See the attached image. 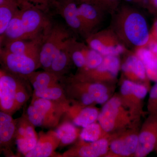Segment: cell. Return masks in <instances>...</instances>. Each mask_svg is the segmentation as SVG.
I'll list each match as a JSON object with an SVG mask.
<instances>
[{
    "mask_svg": "<svg viewBox=\"0 0 157 157\" xmlns=\"http://www.w3.org/2000/svg\"><path fill=\"white\" fill-rule=\"evenodd\" d=\"M104 56L96 51L89 48L86 57V66L84 70L78 72L94 70L101 64Z\"/></svg>",
    "mask_w": 157,
    "mask_h": 157,
    "instance_id": "obj_31",
    "label": "cell"
},
{
    "mask_svg": "<svg viewBox=\"0 0 157 157\" xmlns=\"http://www.w3.org/2000/svg\"><path fill=\"white\" fill-rule=\"evenodd\" d=\"M121 69L127 79L149 87L150 80L147 76L145 67L135 54L128 56L121 65Z\"/></svg>",
    "mask_w": 157,
    "mask_h": 157,
    "instance_id": "obj_18",
    "label": "cell"
},
{
    "mask_svg": "<svg viewBox=\"0 0 157 157\" xmlns=\"http://www.w3.org/2000/svg\"><path fill=\"white\" fill-rule=\"evenodd\" d=\"M100 111L93 106L72 104L65 114L76 126L85 128L98 121Z\"/></svg>",
    "mask_w": 157,
    "mask_h": 157,
    "instance_id": "obj_20",
    "label": "cell"
},
{
    "mask_svg": "<svg viewBox=\"0 0 157 157\" xmlns=\"http://www.w3.org/2000/svg\"><path fill=\"white\" fill-rule=\"evenodd\" d=\"M17 129V120L13 119L11 114L0 112V144L1 147L9 149L15 140Z\"/></svg>",
    "mask_w": 157,
    "mask_h": 157,
    "instance_id": "obj_22",
    "label": "cell"
},
{
    "mask_svg": "<svg viewBox=\"0 0 157 157\" xmlns=\"http://www.w3.org/2000/svg\"><path fill=\"white\" fill-rule=\"evenodd\" d=\"M107 134L103 130L100 124L95 122L90 124L82 130L79 135L81 140L86 142H94L106 137Z\"/></svg>",
    "mask_w": 157,
    "mask_h": 157,
    "instance_id": "obj_29",
    "label": "cell"
},
{
    "mask_svg": "<svg viewBox=\"0 0 157 157\" xmlns=\"http://www.w3.org/2000/svg\"><path fill=\"white\" fill-rule=\"evenodd\" d=\"M0 61L1 67L26 79L41 67L39 57L12 53L1 48Z\"/></svg>",
    "mask_w": 157,
    "mask_h": 157,
    "instance_id": "obj_8",
    "label": "cell"
},
{
    "mask_svg": "<svg viewBox=\"0 0 157 157\" xmlns=\"http://www.w3.org/2000/svg\"><path fill=\"white\" fill-rule=\"evenodd\" d=\"M29 82H27L17 90L15 99L16 111L22 107L29 98V93L28 90Z\"/></svg>",
    "mask_w": 157,
    "mask_h": 157,
    "instance_id": "obj_32",
    "label": "cell"
},
{
    "mask_svg": "<svg viewBox=\"0 0 157 157\" xmlns=\"http://www.w3.org/2000/svg\"><path fill=\"white\" fill-rule=\"evenodd\" d=\"M29 4L46 13L53 8L57 0H27Z\"/></svg>",
    "mask_w": 157,
    "mask_h": 157,
    "instance_id": "obj_34",
    "label": "cell"
},
{
    "mask_svg": "<svg viewBox=\"0 0 157 157\" xmlns=\"http://www.w3.org/2000/svg\"><path fill=\"white\" fill-rule=\"evenodd\" d=\"M73 37L66 39L57 52L51 66L49 72L63 77L73 63L70 55V44Z\"/></svg>",
    "mask_w": 157,
    "mask_h": 157,
    "instance_id": "obj_21",
    "label": "cell"
},
{
    "mask_svg": "<svg viewBox=\"0 0 157 157\" xmlns=\"http://www.w3.org/2000/svg\"><path fill=\"white\" fill-rule=\"evenodd\" d=\"M86 41L90 48L104 56H119L125 52L126 48L111 29L91 34Z\"/></svg>",
    "mask_w": 157,
    "mask_h": 157,
    "instance_id": "obj_9",
    "label": "cell"
},
{
    "mask_svg": "<svg viewBox=\"0 0 157 157\" xmlns=\"http://www.w3.org/2000/svg\"><path fill=\"white\" fill-rule=\"evenodd\" d=\"M151 5L157 9V0H147Z\"/></svg>",
    "mask_w": 157,
    "mask_h": 157,
    "instance_id": "obj_37",
    "label": "cell"
},
{
    "mask_svg": "<svg viewBox=\"0 0 157 157\" xmlns=\"http://www.w3.org/2000/svg\"><path fill=\"white\" fill-rule=\"evenodd\" d=\"M35 126L24 114L17 119V129L15 141L18 151L25 155L36 145L39 135Z\"/></svg>",
    "mask_w": 157,
    "mask_h": 157,
    "instance_id": "obj_15",
    "label": "cell"
},
{
    "mask_svg": "<svg viewBox=\"0 0 157 157\" xmlns=\"http://www.w3.org/2000/svg\"><path fill=\"white\" fill-rule=\"evenodd\" d=\"M128 2H144V0H124Z\"/></svg>",
    "mask_w": 157,
    "mask_h": 157,
    "instance_id": "obj_38",
    "label": "cell"
},
{
    "mask_svg": "<svg viewBox=\"0 0 157 157\" xmlns=\"http://www.w3.org/2000/svg\"><path fill=\"white\" fill-rule=\"evenodd\" d=\"M95 6L105 13L113 14L117 11L120 0H82Z\"/></svg>",
    "mask_w": 157,
    "mask_h": 157,
    "instance_id": "obj_30",
    "label": "cell"
},
{
    "mask_svg": "<svg viewBox=\"0 0 157 157\" xmlns=\"http://www.w3.org/2000/svg\"><path fill=\"white\" fill-rule=\"evenodd\" d=\"M78 10L88 37L101 24L105 13L82 0H78Z\"/></svg>",
    "mask_w": 157,
    "mask_h": 157,
    "instance_id": "obj_17",
    "label": "cell"
},
{
    "mask_svg": "<svg viewBox=\"0 0 157 157\" xmlns=\"http://www.w3.org/2000/svg\"><path fill=\"white\" fill-rule=\"evenodd\" d=\"M64 89L70 103L82 106L104 104L110 98L107 83L89 80L77 73L65 79Z\"/></svg>",
    "mask_w": 157,
    "mask_h": 157,
    "instance_id": "obj_2",
    "label": "cell"
},
{
    "mask_svg": "<svg viewBox=\"0 0 157 157\" xmlns=\"http://www.w3.org/2000/svg\"><path fill=\"white\" fill-rule=\"evenodd\" d=\"M22 7L15 3L7 2L0 4V37L5 33L10 21Z\"/></svg>",
    "mask_w": 157,
    "mask_h": 157,
    "instance_id": "obj_27",
    "label": "cell"
},
{
    "mask_svg": "<svg viewBox=\"0 0 157 157\" xmlns=\"http://www.w3.org/2000/svg\"><path fill=\"white\" fill-rule=\"evenodd\" d=\"M88 45L78 42L74 37L71 40L70 55L72 63L78 68V71L84 70L86 66V57L88 49Z\"/></svg>",
    "mask_w": 157,
    "mask_h": 157,
    "instance_id": "obj_25",
    "label": "cell"
},
{
    "mask_svg": "<svg viewBox=\"0 0 157 157\" xmlns=\"http://www.w3.org/2000/svg\"><path fill=\"white\" fill-rule=\"evenodd\" d=\"M71 36L70 31L64 25L53 22L40 50V65L44 70L49 71L57 52L63 42Z\"/></svg>",
    "mask_w": 157,
    "mask_h": 157,
    "instance_id": "obj_7",
    "label": "cell"
},
{
    "mask_svg": "<svg viewBox=\"0 0 157 157\" xmlns=\"http://www.w3.org/2000/svg\"><path fill=\"white\" fill-rule=\"evenodd\" d=\"M56 14H59L74 33L86 39L87 35L78 10V0H57L53 6Z\"/></svg>",
    "mask_w": 157,
    "mask_h": 157,
    "instance_id": "obj_13",
    "label": "cell"
},
{
    "mask_svg": "<svg viewBox=\"0 0 157 157\" xmlns=\"http://www.w3.org/2000/svg\"><path fill=\"white\" fill-rule=\"evenodd\" d=\"M157 148V113H151L139 130L138 145L135 155L144 157Z\"/></svg>",
    "mask_w": 157,
    "mask_h": 157,
    "instance_id": "obj_12",
    "label": "cell"
},
{
    "mask_svg": "<svg viewBox=\"0 0 157 157\" xmlns=\"http://www.w3.org/2000/svg\"><path fill=\"white\" fill-rule=\"evenodd\" d=\"M47 34L36 39L14 40L2 45L1 48L12 53L39 57L41 47Z\"/></svg>",
    "mask_w": 157,
    "mask_h": 157,
    "instance_id": "obj_19",
    "label": "cell"
},
{
    "mask_svg": "<svg viewBox=\"0 0 157 157\" xmlns=\"http://www.w3.org/2000/svg\"><path fill=\"white\" fill-rule=\"evenodd\" d=\"M33 96L50 101L70 103L66 96L64 89L60 84L43 89L34 90Z\"/></svg>",
    "mask_w": 157,
    "mask_h": 157,
    "instance_id": "obj_28",
    "label": "cell"
},
{
    "mask_svg": "<svg viewBox=\"0 0 157 157\" xmlns=\"http://www.w3.org/2000/svg\"><path fill=\"white\" fill-rule=\"evenodd\" d=\"M70 121L60 125L56 132L60 140L59 146H66L75 141L80 135L79 130Z\"/></svg>",
    "mask_w": 157,
    "mask_h": 157,
    "instance_id": "obj_26",
    "label": "cell"
},
{
    "mask_svg": "<svg viewBox=\"0 0 157 157\" xmlns=\"http://www.w3.org/2000/svg\"><path fill=\"white\" fill-rule=\"evenodd\" d=\"M63 78L44 70L43 72H33L27 79L33 86L34 90H37L60 84V82H62Z\"/></svg>",
    "mask_w": 157,
    "mask_h": 157,
    "instance_id": "obj_23",
    "label": "cell"
},
{
    "mask_svg": "<svg viewBox=\"0 0 157 157\" xmlns=\"http://www.w3.org/2000/svg\"><path fill=\"white\" fill-rule=\"evenodd\" d=\"M121 68L119 56H104L103 62L98 67L77 73L92 81L107 83L114 82Z\"/></svg>",
    "mask_w": 157,
    "mask_h": 157,
    "instance_id": "obj_11",
    "label": "cell"
},
{
    "mask_svg": "<svg viewBox=\"0 0 157 157\" xmlns=\"http://www.w3.org/2000/svg\"><path fill=\"white\" fill-rule=\"evenodd\" d=\"M29 82L27 79L0 69V108L1 111L12 115L16 112L15 99L19 88Z\"/></svg>",
    "mask_w": 157,
    "mask_h": 157,
    "instance_id": "obj_6",
    "label": "cell"
},
{
    "mask_svg": "<svg viewBox=\"0 0 157 157\" xmlns=\"http://www.w3.org/2000/svg\"><path fill=\"white\" fill-rule=\"evenodd\" d=\"M111 134L94 142L81 140L70 149L65 152L62 157H99L107 156L109 150Z\"/></svg>",
    "mask_w": 157,
    "mask_h": 157,
    "instance_id": "obj_14",
    "label": "cell"
},
{
    "mask_svg": "<svg viewBox=\"0 0 157 157\" xmlns=\"http://www.w3.org/2000/svg\"><path fill=\"white\" fill-rule=\"evenodd\" d=\"M60 140L56 131L41 132L36 146L25 155L26 157H48L54 155L56 149L59 146Z\"/></svg>",
    "mask_w": 157,
    "mask_h": 157,
    "instance_id": "obj_16",
    "label": "cell"
},
{
    "mask_svg": "<svg viewBox=\"0 0 157 157\" xmlns=\"http://www.w3.org/2000/svg\"><path fill=\"white\" fill-rule=\"evenodd\" d=\"M151 36L157 40V19L154 24L152 31L151 34Z\"/></svg>",
    "mask_w": 157,
    "mask_h": 157,
    "instance_id": "obj_36",
    "label": "cell"
},
{
    "mask_svg": "<svg viewBox=\"0 0 157 157\" xmlns=\"http://www.w3.org/2000/svg\"><path fill=\"white\" fill-rule=\"evenodd\" d=\"M135 54L143 62L148 79L156 82L157 58L155 56L146 46L137 49Z\"/></svg>",
    "mask_w": 157,
    "mask_h": 157,
    "instance_id": "obj_24",
    "label": "cell"
},
{
    "mask_svg": "<svg viewBox=\"0 0 157 157\" xmlns=\"http://www.w3.org/2000/svg\"><path fill=\"white\" fill-rule=\"evenodd\" d=\"M132 126L111 134L107 156L129 157L135 155L138 145L139 131Z\"/></svg>",
    "mask_w": 157,
    "mask_h": 157,
    "instance_id": "obj_10",
    "label": "cell"
},
{
    "mask_svg": "<svg viewBox=\"0 0 157 157\" xmlns=\"http://www.w3.org/2000/svg\"><path fill=\"white\" fill-rule=\"evenodd\" d=\"M147 109L149 114L157 113V82L150 91Z\"/></svg>",
    "mask_w": 157,
    "mask_h": 157,
    "instance_id": "obj_33",
    "label": "cell"
},
{
    "mask_svg": "<svg viewBox=\"0 0 157 157\" xmlns=\"http://www.w3.org/2000/svg\"><path fill=\"white\" fill-rule=\"evenodd\" d=\"M98 121L103 130L112 134L132 126L133 120L119 95L111 97L104 104L99 113Z\"/></svg>",
    "mask_w": 157,
    "mask_h": 157,
    "instance_id": "obj_3",
    "label": "cell"
},
{
    "mask_svg": "<svg viewBox=\"0 0 157 157\" xmlns=\"http://www.w3.org/2000/svg\"><path fill=\"white\" fill-rule=\"evenodd\" d=\"M113 14L111 29L126 47L137 49L146 46L151 33L146 20L140 11L124 6Z\"/></svg>",
    "mask_w": 157,
    "mask_h": 157,
    "instance_id": "obj_1",
    "label": "cell"
},
{
    "mask_svg": "<svg viewBox=\"0 0 157 157\" xmlns=\"http://www.w3.org/2000/svg\"><path fill=\"white\" fill-rule=\"evenodd\" d=\"M30 119L37 127L52 128L57 126L62 117L70 106V103L50 101L33 95Z\"/></svg>",
    "mask_w": 157,
    "mask_h": 157,
    "instance_id": "obj_4",
    "label": "cell"
},
{
    "mask_svg": "<svg viewBox=\"0 0 157 157\" xmlns=\"http://www.w3.org/2000/svg\"><path fill=\"white\" fill-rule=\"evenodd\" d=\"M150 39L148 44L146 45L147 46V47L149 48L157 58V40L152 37H151Z\"/></svg>",
    "mask_w": 157,
    "mask_h": 157,
    "instance_id": "obj_35",
    "label": "cell"
},
{
    "mask_svg": "<svg viewBox=\"0 0 157 157\" xmlns=\"http://www.w3.org/2000/svg\"><path fill=\"white\" fill-rule=\"evenodd\" d=\"M149 89L145 85L128 79L122 82L119 96L135 121L143 114V101Z\"/></svg>",
    "mask_w": 157,
    "mask_h": 157,
    "instance_id": "obj_5",
    "label": "cell"
}]
</instances>
